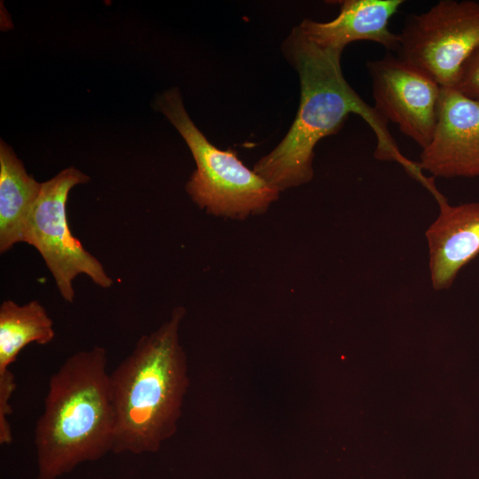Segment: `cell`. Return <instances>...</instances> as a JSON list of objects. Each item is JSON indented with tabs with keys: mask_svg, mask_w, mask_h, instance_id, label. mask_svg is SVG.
Instances as JSON below:
<instances>
[{
	"mask_svg": "<svg viewBox=\"0 0 479 479\" xmlns=\"http://www.w3.org/2000/svg\"><path fill=\"white\" fill-rule=\"evenodd\" d=\"M419 166L438 177H479V100L442 88L434 134Z\"/></svg>",
	"mask_w": 479,
	"mask_h": 479,
	"instance_id": "ba28073f",
	"label": "cell"
},
{
	"mask_svg": "<svg viewBox=\"0 0 479 479\" xmlns=\"http://www.w3.org/2000/svg\"><path fill=\"white\" fill-rule=\"evenodd\" d=\"M42 183L27 174L22 161L0 142V253L24 242L28 220Z\"/></svg>",
	"mask_w": 479,
	"mask_h": 479,
	"instance_id": "8fae6325",
	"label": "cell"
},
{
	"mask_svg": "<svg viewBox=\"0 0 479 479\" xmlns=\"http://www.w3.org/2000/svg\"><path fill=\"white\" fill-rule=\"evenodd\" d=\"M283 51L299 75L300 105L287 135L255 165L256 174L279 192L310 182L315 145L338 132L350 114L361 116L375 134L377 159L397 161L411 175L417 170L418 165L399 151L388 121L345 80L341 51L317 45L297 27L284 42Z\"/></svg>",
	"mask_w": 479,
	"mask_h": 479,
	"instance_id": "6da1fadb",
	"label": "cell"
},
{
	"mask_svg": "<svg viewBox=\"0 0 479 479\" xmlns=\"http://www.w3.org/2000/svg\"><path fill=\"white\" fill-rule=\"evenodd\" d=\"M155 105L191 150L196 169L185 188L200 208L215 216L244 218L266 211L278 199L279 192L245 166L234 152L220 150L207 139L185 111L177 88L163 92Z\"/></svg>",
	"mask_w": 479,
	"mask_h": 479,
	"instance_id": "277c9868",
	"label": "cell"
},
{
	"mask_svg": "<svg viewBox=\"0 0 479 479\" xmlns=\"http://www.w3.org/2000/svg\"><path fill=\"white\" fill-rule=\"evenodd\" d=\"M340 12L327 22L304 19L297 27L317 45L342 52L350 43L371 41L389 51H397L398 34L389 30V20L403 0H343Z\"/></svg>",
	"mask_w": 479,
	"mask_h": 479,
	"instance_id": "30bf717a",
	"label": "cell"
},
{
	"mask_svg": "<svg viewBox=\"0 0 479 479\" xmlns=\"http://www.w3.org/2000/svg\"><path fill=\"white\" fill-rule=\"evenodd\" d=\"M185 314L183 307L174 309L170 318L142 335L110 373L113 452L153 453L176 433L189 386L178 335Z\"/></svg>",
	"mask_w": 479,
	"mask_h": 479,
	"instance_id": "7a4b0ae2",
	"label": "cell"
},
{
	"mask_svg": "<svg viewBox=\"0 0 479 479\" xmlns=\"http://www.w3.org/2000/svg\"><path fill=\"white\" fill-rule=\"evenodd\" d=\"M105 348L68 357L50 378L35 430L37 479H59L113 451L114 415Z\"/></svg>",
	"mask_w": 479,
	"mask_h": 479,
	"instance_id": "3957f363",
	"label": "cell"
},
{
	"mask_svg": "<svg viewBox=\"0 0 479 479\" xmlns=\"http://www.w3.org/2000/svg\"><path fill=\"white\" fill-rule=\"evenodd\" d=\"M89 180L87 175L70 167L42 183L24 240L42 255L60 295L68 302H74L73 281L80 274L102 288H109L114 283L103 264L71 233L67 222L69 192Z\"/></svg>",
	"mask_w": 479,
	"mask_h": 479,
	"instance_id": "8992f818",
	"label": "cell"
},
{
	"mask_svg": "<svg viewBox=\"0 0 479 479\" xmlns=\"http://www.w3.org/2000/svg\"><path fill=\"white\" fill-rule=\"evenodd\" d=\"M437 218L426 232L435 290L451 287L459 271L479 254V202L450 205L438 192Z\"/></svg>",
	"mask_w": 479,
	"mask_h": 479,
	"instance_id": "9c48e42d",
	"label": "cell"
},
{
	"mask_svg": "<svg viewBox=\"0 0 479 479\" xmlns=\"http://www.w3.org/2000/svg\"><path fill=\"white\" fill-rule=\"evenodd\" d=\"M398 36V58L441 88H454L462 67L479 46V2L441 0L409 16Z\"/></svg>",
	"mask_w": 479,
	"mask_h": 479,
	"instance_id": "5b68a950",
	"label": "cell"
},
{
	"mask_svg": "<svg viewBox=\"0 0 479 479\" xmlns=\"http://www.w3.org/2000/svg\"><path fill=\"white\" fill-rule=\"evenodd\" d=\"M54 336L53 321L38 301L23 305L4 301L0 305V373L10 370L26 346L48 344Z\"/></svg>",
	"mask_w": 479,
	"mask_h": 479,
	"instance_id": "7c38bea8",
	"label": "cell"
},
{
	"mask_svg": "<svg viewBox=\"0 0 479 479\" xmlns=\"http://www.w3.org/2000/svg\"><path fill=\"white\" fill-rule=\"evenodd\" d=\"M454 89L468 98L479 100V46L462 67Z\"/></svg>",
	"mask_w": 479,
	"mask_h": 479,
	"instance_id": "4fadbf2b",
	"label": "cell"
},
{
	"mask_svg": "<svg viewBox=\"0 0 479 479\" xmlns=\"http://www.w3.org/2000/svg\"><path fill=\"white\" fill-rule=\"evenodd\" d=\"M375 109L422 149L430 143L442 88L398 57L367 61Z\"/></svg>",
	"mask_w": 479,
	"mask_h": 479,
	"instance_id": "52a82bcc",
	"label": "cell"
}]
</instances>
